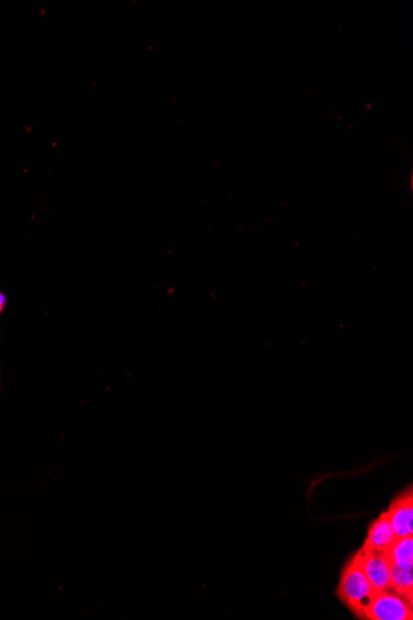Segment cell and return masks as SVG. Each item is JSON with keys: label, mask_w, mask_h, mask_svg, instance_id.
<instances>
[{"label": "cell", "mask_w": 413, "mask_h": 620, "mask_svg": "<svg viewBox=\"0 0 413 620\" xmlns=\"http://www.w3.org/2000/svg\"><path fill=\"white\" fill-rule=\"evenodd\" d=\"M335 593L358 618L366 619L367 610L377 592L364 573L357 554L345 564Z\"/></svg>", "instance_id": "6da1fadb"}, {"label": "cell", "mask_w": 413, "mask_h": 620, "mask_svg": "<svg viewBox=\"0 0 413 620\" xmlns=\"http://www.w3.org/2000/svg\"><path fill=\"white\" fill-rule=\"evenodd\" d=\"M413 605L392 590L377 592L366 613L369 620H412Z\"/></svg>", "instance_id": "7a4b0ae2"}, {"label": "cell", "mask_w": 413, "mask_h": 620, "mask_svg": "<svg viewBox=\"0 0 413 620\" xmlns=\"http://www.w3.org/2000/svg\"><path fill=\"white\" fill-rule=\"evenodd\" d=\"M358 558L370 581L371 586L376 592H383L390 589V573H392V564L384 552L366 550L361 548L357 552Z\"/></svg>", "instance_id": "3957f363"}, {"label": "cell", "mask_w": 413, "mask_h": 620, "mask_svg": "<svg viewBox=\"0 0 413 620\" xmlns=\"http://www.w3.org/2000/svg\"><path fill=\"white\" fill-rule=\"evenodd\" d=\"M395 535H413V490L409 486L396 497L386 512Z\"/></svg>", "instance_id": "277c9868"}, {"label": "cell", "mask_w": 413, "mask_h": 620, "mask_svg": "<svg viewBox=\"0 0 413 620\" xmlns=\"http://www.w3.org/2000/svg\"><path fill=\"white\" fill-rule=\"evenodd\" d=\"M396 538L398 536L392 531V526L390 524L386 512H384L379 518L371 522L363 548L386 554L393 541L396 540Z\"/></svg>", "instance_id": "5b68a950"}, {"label": "cell", "mask_w": 413, "mask_h": 620, "mask_svg": "<svg viewBox=\"0 0 413 620\" xmlns=\"http://www.w3.org/2000/svg\"><path fill=\"white\" fill-rule=\"evenodd\" d=\"M413 605V567L392 565L390 589Z\"/></svg>", "instance_id": "8992f818"}, {"label": "cell", "mask_w": 413, "mask_h": 620, "mask_svg": "<svg viewBox=\"0 0 413 620\" xmlns=\"http://www.w3.org/2000/svg\"><path fill=\"white\" fill-rule=\"evenodd\" d=\"M390 564L413 567V535L400 536L386 552Z\"/></svg>", "instance_id": "52a82bcc"}, {"label": "cell", "mask_w": 413, "mask_h": 620, "mask_svg": "<svg viewBox=\"0 0 413 620\" xmlns=\"http://www.w3.org/2000/svg\"><path fill=\"white\" fill-rule=\"evenodd\" d=\"M3 306H4V296L0 293V312H2Z\"/></svg>", "instance_id": "ba28073f"}]
</instances>
